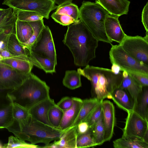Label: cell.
Here are the masks:
<instances>
[{
  "instance_id": "cell-28",
  "label": "cell",
  "mask_w": 148,
  "mask_h": 148,
  "mask_svg": "<svg viewBox=\"0 0 148 148\" xmlns=\"http://www.w3.org/2000/svg\"><path fill=\"white\" fill-rule=\"evenodd\" d=\"M113 145L115 148H148V143L138 138L121 137L114 141Z\"/></svg>"
},
{
  "instance_id": "cell-5",
  "label": "cell",
  "mask_w": 148,
  "mask_h": 148,
  "mask_svg": "<svg viewBox=\"0 0 148 148\" xmlns=\"http://www.w3.org/2000/svg\"><path fill=\"white\" fill-rule=\"evenodd\" d=\"M79 9V19L88 27L95 37L99 41L112 44L106 34L104 21L109 14L97 2L84 1Z\"/></svg>"
},
{
  "instance_id": "cell-23",
  "label": "cell",
  "mask_w": 148,
  "mask_h": 148,
  "mask_svg": "<svg viewBox=\"0 0 148 148\" xmlns=\"http://www.w3.org/2000/svg\"><path fill=\"white\" fill-rule=\"evenodd\" d=\"M123 79L119 87L125 90L135 102L142 86L139 85L126 71L122 72Z\"/></svg>"
},
{
  "instance_id": "cell-22",
  "label": "cell",
  "mask_w": 148,
  "mask_h": 148,
  "mask_svg": "<svg viewBox=\"0 0 148 148\" xmlns=\"http://www.w3.org/2000/svg\"><path fill=\"white\" fill-rule=\"evenodd\" d=\"M148 86H143L134 103L133 111L148 121Z\"/></svg>"
},
{
  "instance_id": "cell-9",
  "label": "cell",
  "mask_w": 148,
  "mask_h": 148,
  "mask_svg": "<svg viewBox=\"0 0 148 148\" xmlns=\"http://www.w3.org/2000/svg\"><path fill=\"white\" fill-rule=\"evenodd\" d=\"M25 48L32 52L48 58L57 65L55 44L51 32L47 26L44 25L40 34L32 45Z\"/></svg>"
},
{
  "instance_id": "cell-35",
  "label": "cell",
  "mask_w": 148,
  "mask_h": 148,
  "mask_svg": "<svg viewBox=\"0 0 148 148\" xmlns=\"http://www.w3.org/2000/svg\"><path fill=\"white\" fill-rule=\"evenodd\" d=\"M15 10L17 19L20 21L30 22L41 20L44 18L40 14L34 12L19 10Z\"/></svg>"
},
{
  "instance_id": "cell-20",
  "label": "cell",
  "mask_w": 148,
  "mask_h": 148,
  "mask_svg": "<svg viewBox=\"0 0 148 148\" xmlns=\"http://www.w3.org/2000/svg\"><path fill=\"white\" fill-rule=\"evenodd\" d=\"M110 95L111 99L119 108L127 112L133 110L135 101L125 90L119 87L114 90Z\"/></svg>"
},
{
  "instance_id": "cell-37",
  "label": "cell",
  "mask_w": 148,
  "mask_h": 148,
  "mask_svg": "<svg viewBox=\"0 0 148 148\" xmlns=\"http://www.w3.org/2000/svg\"><path fill=\"white\" fill-rule=\"evenodd\" d=\"M12 114L14 120L22 121L29 117L30 114L28 110L18 104L12 103Z\"/></svg>"
},
{
  "instance_id": "cell-10",
  "label": "cell",
  "mask_w": 148,
  "mask_h": 148,
  "mask_svg": "<svg viewBox=\"0 0 148 148\" xmlns=\"http://www.w3.org/2000/svg\"><path fill=\"white\" fill-rule=\"evenodd\" d=\"M127 112V116L122 137L143 140L145 134L148 131V121L133 110Z\"/></svg>"
},
{
  "instance_id": "cell-12",
  "label": "cell",
  "mask_w": 148,
  "mask_h": 148,
  "mask_svg": "<svg viewBox=\"0 0 148 148\" xmlns=\"http://www.w3.org/2000/svg\"><path fill=\"white\" fill-rule=\"evenodd\" d=\"M79 9L72 2L58 6L51 16L56 22L62 26H68L79 19Z\"/></svg>"
},
{
  "instance_id": "cell-21",
  "label": "cell",
  "mask_w": 148,
  "mask_h": 148,
  "mask_svg": "<svg viewBox=\"0 0 148 148\" xmlns=\"http://www.w3.org/2000/svg\"><path fill=\"white\" fill-rule=\"evenodd\" d=\"M12 107L7 97L0 99V128H7L14 122Z\"/></svg>"
},
{
  "instance_id": "cell-19",
  "label": "cell",
  "mask_w": 148,
  "mask_h": 148,
  "mask_svg": "<svg viewBox=\"0 0 148 148\" xmlns=\"http://www.w3.org/2000/svg\"><path fill=\"white\" fill-rule=\"evenodd\" d=\"M74 103L68 110L64 111L63 116L60 125L58 128L64 131L71 127L76 120L83 103V100L73 97Z\"/></svg>"
},
{
  "instance_id": "cell-39",
  "label": "cell",
  "mask_w": 148,
  "mask_h": 148,
  "mask_svg": "<svg viewBox=\"0 0 148 148\" xmlns=\"http://www.w3.org/2000/svg\"><path fill=\"white\" fill-rule=\"evenodd\" d=\"M127 72L142 86H148V75L138 72Z\"/></svg>"
},
{
  "instance_id": "cell-47",
  "label": "cell",
  "mask_w": 148,
  "mask_h": 148,
  "mask_svg": "<svg viewBox=\"0 0 148 148\" xmlns=\"http://www.w3.org/2000/svg\"><path fill=\"white\" fill-rule=\"evenodd\" d=\"M148 131H147L145 134L143 138V140L146 143H148Z\"/></svg>"
},
{
  "instance_id": "cell-16",
  "label": "cell",
  "mask_w": 148,
  "mask_h": 148,
  "mask_svg": "<svg viewBox=\"0 0 148 148\" xmlns=\"http://www.w3.org/2000/svg\"><path fill=\"white\" fill-rule=\"evenodd\" d=\"M5 44L7 50L13 57L26 60L30 62V51L20 44L15 32H12L8 34Z\"/></svg>"
},
{
  "instance_id": "cell-3",
  "label": "cell",
  "mask_w": 148,
  "mask_h": 148,
  "mask_svg": "<svg viewBox=\"0 0 148 148\" xmlns=\"http://www.w3.org/2000/svg\"><path fill=\"white\" fill-rule=\"evenodd\" d=\"M77 71L90 81L92 97L100 101L111 99L110 94L120 87L123 79L122 72L116 74L111 69L89 65Z\"/></svg>"
},
{
  "instance_id": "cell-17",
  "label": "cell",
  "mask_w": 148,
  "mask_h": 148,
  "mask_svg": "<svg viewBox=\"0 0 148 148\" xmlns=\"http://www.w3.org/2000/svg\"><path fill=\"white\" fill-rule=\"evenodd\" d=\"M77 126L63 131L59 139L42 148H76Z\"/></svg>"
},
{
  "instance_id": "cell-27",
  "label": "cell",
  "mask_w": 148,
  "mask_h": 148,
  "mask_svg": "<svg viewBox=\"0 0 148 148\" xmlns=\"http://www.w3.org/2000/svg\"><path fill=\"white\" fill-rule=\"evenodd\" d=\"M15 34L19 42L25 43L28 41L33 34V28L29 23L17 19L15 25Z\"/></svg>"
},
{
  "instance_id": "cell-2",
  "label": "cell",
  "mask_w": 148,
  "mask_h": 148,
  "mask_svg": "<svg viewBox=\"0 0 148 148\" xmlns=\"http://www.w3.org/2000/svg\"><path fill=\"white\" fill-rule=\"evenodd\" d=\"M15 136L30 143L36 145L42 143L45 146L51 142L59 139L63 131L36 120L31 115L22 121L14 120L12 124L6 128Z\"/></svg>"
},
{
  "instance_id": "cell-41",
  "label": "cell",
  "mask_w": 148,
  "mask_h": 148,
  "mask_svg": "<svg viewBox=\"0 0 148 148\" xmlns=\"http://www.w3.org/2000/svg\"><path fill=\"white\" fill-rule=\"evenodd\" d=\"M142 22L146 32H148V2L144 6L142 14Z\"/></svg>"
},
{
  "instance_id": "cell-38",
  "label": "cell",
  "mask_w": 148,
  "mask_h": 148,
  "mask_svg": "<svg viewBox=\"0 0 148 148\" xmlns=\"http://www.w3.org/2000/svg\"><path fill=\"white\" fill-rule=\"evenodd\" d=\"M102 101L97 106L85 121L88 123L89 128L95 124L102 113Z\"/></svg>"
},
{
  "instance_id": "cell-14",
  "label": "cell",
  "mask_w": 148,
  "mask_h": 148,
  "mask_svg": "<svg viewBox=\"0 0 148 148\" xmlns=\"http://www.w3.org/2000/svg\"><path fill=\"white\" fill-rule=\"evenodd\" d=\"M119 16L108 14L104 21L105 29L106 35L112 42L121 44L126 35L119 20Z\"/></svg>"
},
{
  "instance_id": "cell-8",
  "label": "cell",
  "mask_w": 148,
  "mask_h": 148,
  "mask_svg": "<svg viewBox=\"0 0 148 148\" xmlns=\"http://www.w3.org/2000/svg\"><path fill=\"white\" fill-rule=\"evenodd\" d=\"M119 44L132 57L148 65V32L144 37L126 35Z\"/></svg>"
},
{
  "instance_id": "cell-11",
  "label": "cell",
  "mask_w": 148,
  "mask_h": 148,
  "mask_svg": "<svg viewBox=\"0 0 148 148\" xmlns=\"http://www.w3.org/2000/svg\"><path fill=\"white\" fill-rule=\"evenodd\" d=\"M29 74L22 73L0 62V90H10L17 88Z\"/></svg>"
},
{
  "instance_id": "cell-48",
  "label": "cell",
  "mask_w": 148,
  "mask_h": 148,
  "mask_svg": "<svg viewBox=\"0 0 148 148\" xmlns=\"http://www.w3.org/2000/svg\"><path fill=\"white\" fill-rule=\"evenodd\" d=\"M8 9L9 8L7 9L0 8V18L8 10Z\"/></svg>"
},
{
  "instance_id": "cell-40",
  "label": "cell",
  "mask_w": 148,
  "mask_h": 148,
  "mask_svg": "<svg viewBox=\"0 0 148 148\" xmlns=\"http://www.w3.org/2000/svg\"><path fill=\"white\" fill-rule=\"evenodd\" d=\"M74 103L73 97H65L62 98L56 105L63 111L70 108Z\"/></svg>"
},
{
  "instance_id": "cell-44",
  "label": "cell",
  "mask_w": 148,
  "mask_h": 148,
  "mask_svg": "<svg viewBox=\"0 0 148 148\" xmlns=\"http://www.w3.org/2000/svg\"><path fill=\"white\" fill-rule=\"evenodd\" d=\"M0 55L3 58H8L13 57L8 51L4 49H0Z\"/></svg>"
},
{
  "instance_id": "cell-29",
  "label": "cell",
  "mask_w": 148,
  "mask_h": 148,
  "mask_svg": "<svg viewBox=\"0 0 148 148\" xmlns=\"http://www.w3.org/2000/svg\"><path fill=\"white\" fill-rule=\"evenodd\" d=\"M62 83L65 86L69 89L77 88L82 86L81 75L76 70L67 71Z\"/></svg>"
},
{
  "instance_id": "cell-13",
  "label": "cell",
  "mask_w": 148,
  "mask_h": 148,
  "mask_svg": "<svg viewBox=\"0 0 148 148\" xmlns=\"http://www.w3.org/2000/svg\"><path fill=\"white\" fill-rule=\"evenodd\" d=\"M102 114L105 128V142L112 138L115 124L116 118L114 106L108 100L102 101Z\"/></svg>"
},
{
  "instance_id": "cell-24",
  "label": "cell",
  "mask_w": 148,
  "mask_h": 148,
  "mask_svg": "<svg viewBox=\"0 0 148 148\" xmlns=\"http://www.w3.org/2000/svg\"><path fill=\"white\" fill-rule=\"evenodd\" d=\"M102 101L96 98L93 97L83 100L82 104L78 116L71 127L77 126L79 123L85 121Z\"/></svg>"
},
{
  "instance_id": "cell-46",
  "label": "cell",
  "mask_w": 148,
  "mask_h": 148,
  "mask_svg": "<svg viewBox=\"0 0 148 148\" xmlns=\"http://www.w3.org/2000/svg\"><path fill=\"white\" fill-rule=\"evenodd\" d=\"M9 90H0V99L6 97L7 92Z\"/></svg>"
},
{
  "instance_id": "cell-49",
  "label": "cell",
  "mask_w": 148,
  "mask_h": 148,
  "mask_svg": "<svg viewBox=\"0 0 148 148\" xmlns=\"http://www.w3.org/2000/svg\"><path fill=\"white\" fill-rule=\"evenodd\" d=\"M3 145H2L1 141H0V148H3Z\"/></svg>"
},
{
  "instance_id": "cell-42",
  "label": "cell",
  "mask_w": 148,
  "mask_h": 148,
  "mask_svg": "<svg viewBox=\"0 0 148 148\" xmlns=\"http://www.w3.org/2000/svg\"><path fill=\"white\" fill-rule=\"evenodd\" d=\"M89 128V126L86 122H82L77 126V134L84 133L86 132Z\"/></svg>"
},
{
  "instance_id": "cell-30",
  "label": "cell",
  "mask_w": 148,
  "mask_h": 148,
  "mask_svg": "<svg viewBox=\"0 0 148 148\" xmlns=\"http://www.w3.org/2000/svg\"><path fill=\"white\" fill-rule=\"evenodd\" d=\"M96 146L91 128L84 133L77 134L76 148L92 147Z\"/></svg>"
},
{
  "instance_id": "cell-32",
  "label": "cell",
  "mask_w": 148,
  "mask_h": 148,
  "mask_svg": "<svg viewBox=\"0 0 148 148\" xmlns=\"http://www.w3.org/2000/svg\"><path fill=\"white\" fill-rule=\"evenodd\" d=\"M30 51V57L40 64L42 69L46 73H52L56 72L55 66L56 65L49 59Z\"/></svg>"
},
{
  "instance_id": "cell-25",
  "label": "cell",
  "mask_w": 148,
  "mask_h": 148,
  "mask_svg": "<svg viewBox=\"0 0 148 148\" xmlns=\"http://www.w3.org/2000/svg\"><path fill=\"white\" fill-rule=\"evenodd\" d=\"M17 19L15 10L9 8L0 18V36L5 32H15Z\"/></svg>"
},
{
  "instance_id": "cell-26",
  "label": "cell",
  "mask_w": 148,
  "mask_h": 148,
  "mask_svg": "<svg viewBox=\"0 0 148 148\" xmlns=\"http://www.w3.org/2000/svg\"><path fill=\"white\" fill-rule=\"evenodd\" d=\"M0 62L27 74H29L31 72L34 66L33 64L27 60L15 57L8 58L2 57Z\"/></svg>"
},
{
  "instance_id": "cell-7",
  "label": "cell",
  "mask_w": 148,
  "mask_h": 148,
  "mask_svg": "<svg viewBox=\"0 0 148 148\" xmlns=\"http://www.w3.org/2000/svg\"><path fill=\"white\" fill-rule=\"evenodd\" d=\"M2 3L15 10L36 12L47 19L58 6L53 0H4Z\"/></svg>"
},
{
  "instance_id": "cell-33",
  "label": "cell",
  "mask_w": 148,
  "mask_h": 148,
  "mask_svg": "<svg viewBox=\"0 0 148 148\" xmlns=\"http://www.w3.org/2000/svg\"><path fill=\"white\" fill-rule=\"evenodd\" d=\"M64 111L56 105H54L49 109L48 117L51 125L58 129Z\"/></svg>"
},
{
  "instance_id": "cell-1",
  "label": "cell",
  "mask_w": 148,
  "mask_h": 148,
  "mask_svg": "<svg viewBox=\"0 0 148 148\" xmlns=\"http://www.w3.org/2000/svg\"><path fill=\"white\" fill-rule=\"evenodd\" d=\"M98 41L79 19L68 26L63 40L71 52L75 64L81 66L88 65L90 61L95 58Z\"/></svg>"
},
{
  "instance_id": "cell-31",
  "label": "cell",
  "mask_w": 148,
  "mask_h": 148,
  "mask_svg": "<svg viewBox=\"0 0 148 148\" xmlns=\"http://www.w3.org/2000/svg\"><path fill=\"white\" fill-rule=\"evenodd\" d=\"M90 128L97 145L103 144L105 142V128L102 113L95 124Z\"/></svg>"
},
{
  "instance_id": "cell-4",
  "label": "cell",
  "mask_w": 148,
  "mask_h": 148,
  "mask_svg": "<svg viewBox=\"0 0 148 148\" xmlns=\"http://www.w3.org/2000/svg\"><path fill=\"white\" fill-rule=\"evenodd\" d=\"M49 90L45 82L31 73L20 86L9 90L7 96L12 103L18 104L29 110L50 97Z\"/></svg>"
},
{
  "instance_id": "cell-43",
  "label": "cell",
  "mask_w": 148,
  "mask_h": 148,
  "mask_svg": "<svg viewBox=\"0 0 148 148\" xmlns=\"http://www.w3.org/2000/svg\"><path fill=\"white\" fill-rule=\"evenodd\" d=\"M112 64L111 70L114 73L118 74L121 72V71H122V69L118 65L115 64Z\"/></svg>"
},
{
  "instance_id": "cell-34",
  "label": "cell",
  "mask_w": 148,
  "mask_h": 148,
  "mask_svg": "<svg viewBox=\"0 0 148 148\" xmlns=\"http://www.w3.org/2000/svg\"><path fill=\"white\" fill-rule=\"evenodd\" d=\"M28 22L29 23L33 28V34L31 38L27 42L23 43H21L19 42L20 44L24 47H27L33 43L40 34L45 25L43 19Z\"/></svg>"
},
{
  "instance_id": "cell-15",
  "label": "cell",
  "mask_w": 148,
  "mask_h": 148,
  "mask_svg": "<svg viewBox=\"0 0 148 148\" xmlns=\"http://www.w3.org/2000/svg\"><path fill=\"white\" fill-rule=\"evenodd\" d=\"M56 104L54 100L50 97L32 107L29 110V113L36 120L52 126L49 121L48 114L50 108Z\"/></svg>"
},
{
  "instance_id": "cell-6",
  "label": "cell",
  "mask_w": 148,
  "mask_h": 148,
  "mask_svg": "<svg viewBox=\"0 0 148 148\" xmlns=\"http://www.w3.org/2000/svg\"><path fill=\"white\" fill-rule=\"evenodd\" d=\"M111 45L109 54L112 64L118 65L123 71L136 72L148 75V65L132 57L123 50L120 44Z\"/></svg>"
},
{
  "instance_id": "cell-45",
  "label": "cell",
  "mask_w": 148,
  "mask_h": 148,
  "mask_svg": "<svg viewBox=\"0 0 148 148\" xmlns=\"http://www.w3.org/2000/svg\"><path fill=\"white\" fill-rule=\"evenodd\" d=\"M55 3L58 5V6H60L63 4L72 2L73 0H53Z\"/></svg>"
},
{
  "instance_id": "cell-18",
  "label": "cell",
  "mask_w": 148,
  "mask_h": 148,
  "mask_svg": "<svg viewBox=\"0 0 148 148\" xmlns=\"http://www.w3.org/2000/svg\"><path fill=\"white\" fill-rule=\"evenodd\" d=\"M110 14L120 16L127 14L130 1L128 0H96Z\"/></svg>"
},
{
  "instance_id": "cell-36",
  "label": "cell",
  "mask_w": 148,
  "mask_h": 148,
  "mask_svg": "<svg viewBox=\"0 0 148 148\" xmlns=\"http://www.w3.org/2000/svg\"><path fill=\"white\" fill-rule=\"evenodd\" d=\"M3 148H39V147L37 145L27 143L25 141L20 139L15 136H11L9 137L8 143L4 144Z\"/></svg>"
}]
</instances>
